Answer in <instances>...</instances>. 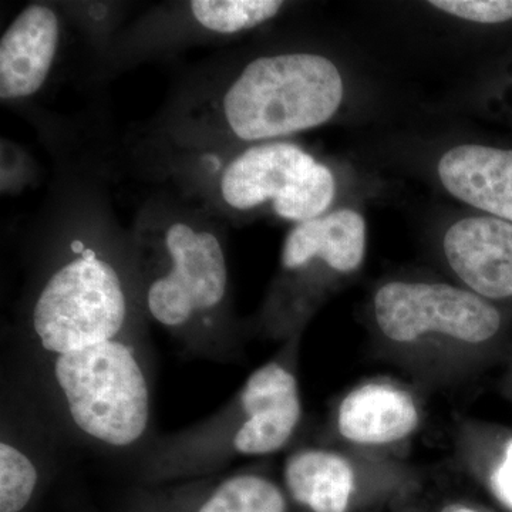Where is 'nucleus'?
<instances>
[{"label":"nucleus","mask_w":512,"mask_h":512,"mask_svg":"<svg viewBox=\"0 0 512 512\" xmlns=\"http://www.w3.org/2000/svg\"><path fill=\"white\" fill-rule=\"evenodd\" d=\"M370 326L375 355L426 390L466 383L512 356V312L447 282H384Z\"/></svg>","instance_id":"1"},{"label":"nucleus","mask_w":512,"mask_h":512,"mask_svg":"<svg viewBox=\"0 0 512 512\" xmlns=\"http://www.w3.org/2000/svg\"><path fill=\"white\" fill-rule=\"evenodd\" d=\"M19 380L63 440L134 458L153 440V384L143 342L109 340L62 355H26Z\"/></svg>","instance_id":"2"},{"label":"nucleus","mask_w":512,"mask_h":512,"mask_svg":"<svg viewBox=\"0 0 512 512\" xmlns=\"http://www.w3.org/2000/svg\"><path fill=\"white\" fill-rule=\"evenodd\" d=\"M301 340L302 333L282 343L207 420L153 437L134 458L143 483L215 476L241 458L268 457L291 448L305 419L299 383Z\"/></svg>","instance_id":"3"},{"label":"nucleus","mask_w":512,"mask_h":512,"mask_svg":"<svg viewBox=\"0 0 512 512\" xmlns=\"http://www.w3.org/2000/svg\"><path fill=\"white\" fill-rule=\"evenodd\" d=\"M228 268L220 238L191 225H171L160 258L148 269L144 305L192 356L237 362L242 339L228 320Z\"/></svg>","instance_id":"4"},{"label":"nucleus","mask_w":512,"mask_h":512,"mask_svg":"<svg viewBox=\"0 0 512 512\" xmlns=\"http://www.w3.org/2000/svg\"><path fill=\"white\" fill-rule=\"evenodd\" d=\"M126 281L92 248L57 266L37 292L26 323L25 355H62L109 342L141 340Z\"/></svg>","instance_id":"5"},{"label":"nucleus","mask_w":512,"mask_h":512,"mask_svg":"<svg viewBox=\"0 0 512 512\" xmlns=\"http://www.w3.org/2000/svg\"><path fill=\"white\" fill-rule=\"evenodd\" d=\"M343 94L332 60L284 53L249 63L225 93L222 110L239 140L264 141L322 126L339 110Z\"/></svg>","instance_id":"6"},{"label":"nucleus","mask_w":512,"mask_h":512,"mask_svg":"<svg viewBox=\"0 0 512 512\" xmlns=\"http://www.w3.org/2000/svg\"><path fill=\"white\" fill-rule=\"evenodd\" d=\"M281 480L292 507L301 512L400 507L423 487V474L407 460L320 443L292 448Z\"/></svg>","instance_id":"7"},{"label":"nucleus","mask_w":512,"mask_h":512,"mask_svg":"<svg viewBox=\"0 0 512 512\" xmlns=\"http://www.w3.org/2000/svg\"><path fill=\"white\" fill-rule=\"evenodd\" d=\"M335 192L332 171L289 143L248 148L221 177V195L229 207L248 211L272 201L278 217L299 224L322 217Z\"/></svg>","instance_id":"8"},{"label":"nucleus","mask_w":512,"mask_h":512,"mask_svg":"<svg viewBox=\"0 0 512 512\" xmlns=\"http://www.w3.org/2000/svg\"><path fill=\"white\" fill-rule=\"evenodd\" d=\"M424 393L397 377L360 380L330 406L318 443L406 460L426 421Z\"/></svg>","instance_id":"9"},{"label":"nucleus","mask_w":512,"mask_h":512,"mask_svg":"<svg viewBox=\"0 0 512 512\" xmlns=\"http://www.w3.org/2000/svg\"><path fill=\"white\" fill-rule=\"evenodd\" d=\"M2 396L0 512H28L57 466L63 437L22 382Z\"/></svg>","instance_id":"10"},{"label":"nucleus","mask_w":512,"mask_h":512,"mask_svg":"<svg viewBox=\"0 0 512 512\" xmlns=\"http://www.w3.org/2000/svg\"><path fill=\"white\" fill-rule=\"evenodd\" d=\"M441 251L463 288L512 312V222L464 218L447 229Z\"/></svg>","instance_id":"11"},{"label":"nucleus","mask_w":512,"mask_h":512,"mask_svg":"<svg viewBox=\"0 0 512 512\" xmlns=\"http://www.w3.org/2000/svg\"><path fill=\"white\" fill-rule=\"evenodd\" d=\"M60 40L55 10L28 6L13 20L0 42V99L33 96L45 84Z\"/></svg>","instance_id":"12"},{"label":"nucleus","mask_w":512,"mask_h":512,"mask_svg":"<svg viewBox=\"0 0 512 512\" xmlns=\"http://www.w3.org/2000/svg\"><path fill=\"white\" fill-rule=\"evenodd\" d=\"M437 171L457 200L512 222V148L461 144L440 158Z\"/></svg>","instance_id":"13"},{"label":"nucleus","mask_w":512,"mask_h":512,"mask_svg":"<svg viewBox=\"0 0 512 512\" xmlns=\"http://www.w3.org/2000/svg\"><path fill=\"white\" fill-rule=\"evenodd\" d=\"M366 255V222L359 212L340 210L301 222L289 232L281 255L282 274L320 259L342 278L356 274Z\"/></svg>","instance_id":"14"},{"label":"nucleus","mask_w":512,"mask_h":512,"mask_svg":"<svg viewBox=\"0 0 512 512\" xmlns=\"http://www.w3.org/2000/svg\"><path fill=\"white\" fill-rule=\"evenodd\" d=\"M458 467L494 501L512 512V427L458 419L453 434Z\"/></svg>","instance_id":"15"},{"label":"nucleus","mask_w":512,"mask_h":512,"mask_svg":"<svg viewBox=\"0 0 512 512\" xmlns=\"http://www.w3.org/2000/svg\"><path fill=\"white\" fill-rule=\"evenodd\" d=\"M284 3L278 0H194L192 15L211 32L232 35L256 28L278 15Z\"/></svg>","instance_id":"16"},{"label":"nucleus","mask_w":512,"mask_h":512,"mask_svg":"<svg viewBox=\"0 0 512 512\" xmlns=\"http://www.w3.org/2000/svg\"><path fill=\"white\" fill-rule=\"evenodd\" d=\"M431 6L467 22L505 25L512 22V0H433Z\"/></svg>","instance_id":"17"},{"label":"nucleus","mask_w":512,"mask_h":512,"mask_svg":"<svg viewBox=\"0 0 512 512\" xmlns=\"http://www.w3.org/2000/svg\"><path fill=\"white\" fill-rule=\"evenodd\" d=\"M434 512H495L477 501L467 500V498H453V500L444 501Z\"/></svg>","instance_id":"18"},{"label":"nucleus","mask_w":512,"mask_h":512,"mask_svg":"<svg viewBox=\"0 0 512 512\" xmlns=\"http://www.w3.org/2000/svg\"><path fill=\"white\" fill-rule=\"evenodd\" d=\"M504 375L500 380V390L505 399L512 403V356L505 363Z\"/></svg>","instance_id":"19"}]
</instances>
